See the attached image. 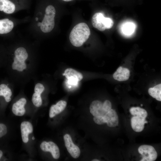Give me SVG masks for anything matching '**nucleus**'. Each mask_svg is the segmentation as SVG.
<instances>
[{
  "mask_svg": "<svg viewBox=\"0 0 161 161\" xmlns=\"http://www.w3.org/2000/svg\"><path fill=\"white\" fill-rule=\"evenodd\" d=\"M90 35V30L87 24L80 23L72 29L69 36V40L73 46L80 47L88 39Z\"/></svg>",
  "mask_w": 161,
  "mask_h": 161,
  "instance_id": "nucleus-1",
  "label": "nucleus"
},
{
  "mask_svg": "<svg viewBox=\"0 0 161 161\" xmlns=\"http://www.w3.org/2000/svg\"><path fill=\"white\" fill-rule=\"evenodd\" d=\"M28 58L26 49L22 47L17 48L15 51L14 57L12 65V69L19 72H22L27 67L26 61Z\"/></svg>",
  "mask_w": 161,
  "mask_h": 161,
  "instance_id": "nucleus-2",
  "label": "nucleus"
},
{
  "mask_svg": "<svg viewBox=\"0 0 161 161\" xmlns=\"http://www.w3.org/2000/svg\"><path fill=\"white\" fill-rule=\"evenodd\" d=\"M55 13V9L53 6L49 5L46 7L45 14L40 25V29L42 32H49L54 28Z\"/></svg>",
  "mask_w": 161,
  "mask_h": 161,
  "instance_id": "nucleus-3",
  "label": "nucleus"
},
{
  "mask_svg": "<svg viewBox=\"0 0 161 161\" xmlns=\"http://www.w3.org/2000/svg\"><path fill=\"white\" fill-rule=\"evenodd\" d=\"M91 22L93 27L101 31L111 28L114 24L111 18L105 17L101 13L95 14L92 17Z\"/></svg>",
  "mask_w": 161,
  "mask_h": 161,
  "instance_id": "nucleus-4",
  "label": "nucleus"
},
{
  "mask_svg": "<svg viewBox=\"0 0 161 161\" xmlns=\"http://www.w3.org/2000/svg\"><path fill=\"white\" fill-rule=\"evenodd\" d=\"M139 152L143 156L141 161H154L157 159V154L152 146L148 145H142L138 148Z\"/></svg>",
  "mask_w": 161,
  "mask_h": 161,
  "instance_id": "nucleus-5",
  "label": "nucleus"
},
{
  "mask_svg": "<svg viewBox=\"0 0 161 161\" xmlns=\"http://www.w3.org/2000/svg\"><path fill=\"white\" fill-rule=\"evenodd\" d=\"M64 138L65 146L70 155L74 158H78L80 154V148L73 143L69 135L65 134Z\"/></svg>",
  "mask_w": 161,
  "mask_h": 161,
  "instance_id": "nucleus-6",
  "label": "nucleus"
},
{
  "mask_svg": "<svg viewBox=\"0 0 161 161\" xmlns=\"http://www.w3.org/2000/svg\"><path fill=\"white\" fill-rule=\"evenodd\" d=\"M63 75L66 77L68 83L71 85H75L83 78L81 73L71 68L66 69Z\"/></svg>",
  "mask_w": 161,
  "mask_h": 161,
  "instance_id": "nucleus-7",
  "label": "nucleus"
},
{
  "mask_svg": "<svg viewBox=\"0 0 161 161\" xmlns=\"http://www.w3.org/2000/svg\"><path fill=\"white\" fill-rule=\"evenodd\" d=\"M40 148L44 152H50L54 158L58 159L60 156V151L57 145L52 141H44L40 145Z\"/></svg>",
  "mask_w": 161,
  "mask_h": 161,
  "instance_id": "nucleus-8",
  "label": "nucleus"
},
{
  "mask_svg": "<svg viewBox=\"0 0 161 161\" xmlns=\"http://www.w3.org/2000/svg\"><path fill=\"white\" fill-rule=\"evenodd\" d=\"M44 90V85L40 83H37L35 86L34 92L32 96V100L33 104L36 107H39L42 105L41 95Z\"/></svg>",
  "mask_w": 161,
  "mask_h": 161,
  "instance_id": "nucleus-9",
  "label": "nucleus"
},
{
  "mask_svg": "<svg viewBox=\"0 0 161 161\" xmlns=\"http://www.w3.org/2000/svg\"><path fill=\"white\" fill-rule=\"evenodd\" d=\"M103 104L101 102L98 100L92 102L89 109L90 112L94 117H103L106 114L103 109Z\"/></svg>",
  "mask_w": 161,
  "mask_h": 161,
  "instance_id": "nucleus-10",
  "label": "nucleus"
},
{
  "mask_svg": "<svg viewBox=\"0 0 161 161\" xmlns=\"http://www.w3.org/2000/svg\"><path fill=\"white\" fill-rule=\"evenodd\" d=\"M27 103L25 98H21L14 103L13 105L12 111L16 115L21 116L23 115L25 112L24 106Z\"/></svg>",
  "mask_w": 161,
  "mask_h": 161,
  "instance_id": "nucleus-11",
  "label": "nucleus"
},
{
  "mask_svg": "<svg viewBox=\"0 0 161 161\" xmlns=\"http://www.w3.org/2000/svg\"><path fill=\"white\" fill-rule=\"evenodd\" d=\"M103 117L108 126L114 127L118 125V117L115 110L111 109Z\"/></svg>",
  "mask_w": 161,
  "mask_h": 161,
  "instance_id": "nucleus-12",
  "label": "nucleus"
},
{
  "mask_svg": "<svg viewBox=\"0 0 161 161\" xmlns=\"http://www.w3.org/2000/svg\"><path fill=\"white\" fill-rule=\"evenodd\" d=\"M130 71L125 67L120 66L113 75L114 79L119 81H123L128 80L129 78Z\"/></svg>",
  "mask_w": 161,
  "mask_h": 161,
  "instance_id": "nucleus-13",
  "label": "nucleus"
},
{
  "mask_svg": "<svg viewBox=\"0 0 161 161\" xmlns=\"http://www.w3.org/2000/svg\"><path fill=\"white\" fill-rule=\"evenodd\" d=\"M20 128L22 141L26 143L29 140V134L33 132L32 125L29 122L24 121L21 123Z\"/></svg>",
  "mask_w": 161,
  "mask_h": 161,
  "instance_id": "nucleus-14",
  "label": "nucleus"
},
{
  "mask_svg": "<svg viewBox=\"0 0 161 161\" xmlns=\"http://www.w3.org/2000/svg\"><path fill=\"white\" fill-rule=\"evenodd\" d=\"M148 123L145 119L136 116H133L131 119V125L133 129L137 132L142 131L144 127L145 123Z\"/></svg>",
  "mask_w": 161,
  "mask_h": 161,
  "instance_id": "nucleus-15",
  "label": "nucleus"
},
{
  "mask_svg": "<svg viewBox=\"0 0 161 161\" xmlns=\"http://www.w3.org/2000/svg\"><path fill=\"white\" fill-rule=\"evenodd\" d=\"M66 102L64 100H61L55 104L52 105L49 111V116L52 118L61 113L65 109L66 106Z\"/></svg>",
  "mask_w": 161,
  "mask_h": 161,
  "instance_id": "nucleus-16",
  "label": "nucleus"
},
{
  "mask_svg": "<svg viewBox=\"0 0 161 161\" xmlns=\"http://www.w3.org/2000/svg\"><path fill=\"white\" fill-rule=\"evenodd\" d=\"M14 27L13 22L8 18L0 20V34H4L10 32Z\"/></svg>",
  "mask_w": 161,
  "mask_h": 161,
  "instance_id": "nucleus-17",
  "label": "nucleus"
},
{
  "mask_svg": "<svg viewBox=\"0 0 161 161\" xmlns=\"http://www.w3.org/2000/svg\"><path fill=\"white\" fill-rule=\"evenodd\" d=\"M15 10V4L9 0H0V11L7 14H11Z\"/></svg>",
  "mask_w": 161,
  "mask_h": 161,
  "instance_id": "nucleus-18",
  "label": "nucleus"
},
{
  "mask_svg": "<svg viewBox=\"0 0 161 161\" xmlns=\"http://www.w3.org/2000/svg\"><path fill=\"white\" fill-rule=\"evenodd\" d=\"M135 28V25L131 22H126L122 25L121 31L125 36H129L134 32Z\"/></svg>",
  "mask_w": 161,
  "mask_h": 161,
  "instance_id": "nucleus-19",
  "label": "nucleus"
},
{
  "mask_svg": "<svg viewBox=\"0 0 161 161\" xmlns=\"http://www.w3.org/2000/svg\"><path fill=\"white\" fill-rule=\"evenodd\" d=\"M149 95L158 101H161V84L159 83L153 87L149 88L148 90Z\"/></svg>",
  "mask_w": 161,
  "mask_h": 161,
  "instance_id": "nucleus-20",
  "label": "nucleus"
},
{
  "mask_svg": "<svg viewBox=\"0 0 161 161\" xmlns=\"http://www.w3.org/2000/svg\"><path fill=\"white\" fill-rule=\"evenodd\" d=\"M12 95V91L7 85L4 84L0 85V96L4 97L6 102L10 101Z\"/></svg>",
  "mask_w": 161,
  "mask_h": 161,
  "instance_id": "nucleus-21",
  "label": "nucleus"
},
{
  "mask_svg": "<svg viewBox=\"0 0 161 161\" xmlns=\"http://www.w3.org/2000/svg\"><path fill=\"white\" fill-rule=\"evenodd\" d=\"M131 114L144 119H145L148 115L146 111L139 107H132L129 110Z\"/></svg>",
  "mask_w": 161,
  "mask_h": 161,
  "instance_id": "nucleus-22",
  "label": "nucleus"
},
{
  "mask_svg": "<svg viewBox=\"0 0 161 161\" xmlns=\"http://www.w3.org/2000/svg\"><path fill=\"white\" fill-rule=\"evenodd\" d=\"M112 103L108 100H106L103 104V109L106 113L112 109Z\"/></svg>",
  "mask_w": 161,
  "mask_h": 161,
  "instance_id": "nucleus-23",
  "label": "nucleus"
},
{
  "mask_svg": "<svg viewBox=\"0 0 161 161\" xmlns=\"http://www.w3.org/2000/svg\"><path fill=\"white\" fill-rule=\"evenodd\" d=\"M7 132V129L5 125L0 123V138L5 135Z\"/></svg>",
  "mask_w": 161,
  "mask_h": 161,
  "instance_id": "nucleus-24",
  "label": "nucleus"
},
{
  "mask_svg": "<svg viewBox=\"0 0 161 161\" xmlns=\"http://www.w3.org/2000/svg\"><path fill=\"white\" fill-rule=\"evenodd\" d=\"M93 120L95 123L98 125H102L106 123L103 117H94Z\"/></svg>",
  "mask_w": 161,
  "mask_h": 161,
  "instance_id": "nucleus-25",
  "label": "nucleus"
},
{
  "mask_svg": "<svg viewBox=\"0 0 161 161\" xmlns=\"http://www.w3.org/2000/svg\"><path fill=\"white\" fill-rule=\"evenodd\" d=\"M3 155V152L2 151L0 150V159L1 158Z\"/></svg>",
  "mask_w": 161,
  "mask_h": 161,
  "instance_id": "nucleus-26",
  "label": "nucleus"
},
{
  "mask_svg": "<svg viewBox=\"0 0 161 161\" xmlns=\"http://www.w3.org/2000/svg\"><path fill=\"white\" fill-rule=\"evenodd\" d=\"M92 161H99L100 160H98V159H93V160H92Z\"/></svg>",
  "mask_w": 161,
  "mask_h": 161,
  "instance_id": "nucleus-27",
  "label": "nucleus"
},
{
  "mask_svg": "<svg viewBox=\"0 0 161 161\" xmlns=\"http://www.w3.org/2000/svg\"><path fill=\"white\" fill-rule=\"evenodd\" d=\"M64 1H70L73 0H62Z\"/></svg>",
  "mask_w": 161,
  "mask_h": 161,
  "instance_id": "nucleus-28",
  "label": "nucleus"
},
{
  "mask_svg": "<svg viewBox=\"0 0 161 161\" xmlns=\"http://www.w3.org/2000/svg\"><path fill=\"white\" fill-rule=\"evenodd\" d=\"M35 137H32V139L33 140H34L35 139Z\"/></svg>",
  "mask_w": 161,
  "mask_h": 161,
  "instance_id": "nucleus-29",
  "label": "nucleus"
},
{
  "mask_svg": "<svg viewBox=\"0 0 161 161\" xmlns=\"http://www.w3.org/2000/svg\"><path fill=\"white\" fill-rule=\"evenodd\" d=\"M141 106H143V105H142V104H141Z\"/></svg>",
  "mask_w": 161,
  "mask_h": 161,
  "instance_id": "nucleus-30",
  "label": "nucleus"
}]
</instances>
